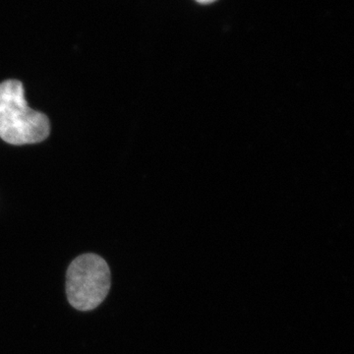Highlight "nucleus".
Instances as JSON below:
<instances>
[{"instance_id": "f03ea898", "label": "nucleus", "mask_w": 354, "mask_h": 354, "mask_svg": "<svg viewBox=\"0 0 354 354\" xmlns=\"http://www.w3.org/2000/svg\"><path fill=\"white\" fill-rule=\"evenodd\" d=\"M111 288L108 263L99 255L88 253L77 257L66 274L69 304L80 311L97 308L106 299Z\"/></svg>"}, {"instance_id": "f257e3e1", "label": "nucleus", "mask_w": 354, "mask_h": 354, "mask_svg": "<svg viewBox=\"0 0 354 354\" xmlns=\"http://www.w3.org/2000/svg\"><path fill=\"white\" fill-rule=\"evenodd\" d=\"M50 132L48 116L28 106L20 81L0 84V138L11 145L21 146L44 141Z\"/></svg>"}, {"instance_id": "7ed1b4c3", "label": "nucleus", "mask_w": 354, "mask_h": 354, "mask_svg": "<svg viewBox=\"0 0 354 354\" xmlns=\"http://www.w3.org/2000/svg\"><path fill=\"white\" fill-rule=\"evenodd\" d=\"M196 1L201 4H209L212 3V2L216 1V0H196Z\"/></svg>"}]
</instances>
